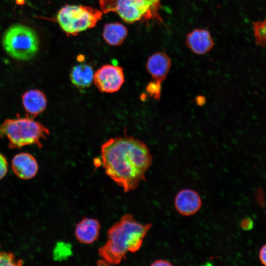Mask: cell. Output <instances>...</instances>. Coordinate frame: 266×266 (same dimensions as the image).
I'll return each instance as SVG.
<instances>
[{"instance_id": "cell-1", "label": "cell", "mask_w": 266, "mask_h": 266, "mask_svg": "<svg viewBox=\"0 0 266 266\" xmlns=\"http://www.w3.org/2000/svg\"><path fill=\"white\" fill-rule=\"evenodd\" d=\"M100 153L106 174L125 192L133 190L145 180L152 163L146 145L133 136L109 139L101 145Z\"/></svg>"}, {"instance_id": "cell-2", "label": "cell", "mask_w": 266, "mask_h": 266, "mask_svg": "<svg viewBox=\"0 0 266 266\" xmlns=\"http://www.w3.org/2000/svg\"><path fill=\"white\" fill-rule=\"evenodd\" d=\"M152 224L136 222L132 214H125L108 230L107 239L99 250L100 263L116 265L126 259L128 252L138 250Z\"/></svg>"}, {"instance_id": "cell-3", "label": "cell", "mask_w": 266, "mask_h": 266, "mask_svg": "<svg viewBox=\"0 0 266 266\" xmlns=\"http://www.w3.org/2000/svg\"><path fill=\"white\" fill-rule=\"evenodd\" d=\"M49 133L46 127L29 116L7 119L0 125V138L6 137L11 149H20L30 145L41 148V140L46 139Z\"/></svg>"}, {"instance_id": "cell-4", "label": "cell", "mask_w": 266, "mask_h": 266, "mask_svg": "<svg viewBox=\"0 0 266 266\" xmlns=\"http://www.w3.org/2000/svg\"><path fill=\"white\" fill-rule=\"evenodd\" d=\"M2 45L4 51L12 58L27 61L37 53L39 40L33 29L25 25L15 24L5 32Z\"/></svg>"}, {"instance_id": "cell-5", "label": "cell", "mask_w": 266, "mask_h": 266, "mask_svg": "<svg viewBox=\"0 0 266 266\" xmlns=\"http://www.w3.org/2000/svg\"><path fill=\"white\" fill-rule=\"evenodd\" d=\"M102 14L101 10L92 7L67 4L59 10L56 20L66 33L75 35L94 27Z\"/></svg>"}, {"instance_id": "cell-6", "label": "cell", "mask_w": 266, "mask_h": 266, "mask_svg": "<svg viewBox=\"0 0 266 266\" xmlns=\"http://www.w3.org/2000/svg\"><path fill=\"white\" fill-rule=\"evenodd\" d=\"M103 13L116 12L127 23L157 17L159 0H99Z\"/></svg>"}, {"instance_id": "cell-7", "label": "cell", "mask_w": 266, "mask_h": 266, "mask_svg": "<svg viewBox=\"0 0 266 266\" xmlns=\"http://www.w3.org/2000/svg\"><path fill=\"white\" fill-rule=\"evenodd\" d=\"M94 82L101 92H117L124 82L123 70L118 66L104 65L94 73Z\"/></svg>"}, {"instance_id": "cell-8", "label": "cell", "mask_w": 266, "mask_h": 266, "mask_svg": "<svg viewBox=\"0 0 266 266\" xmlns=\"http://www.w3.org/2000/svg\"><path fill=\"white\" fill-rule=\"evenodd\" d=\"M171 66L169 56L165 53L156 52L151 55L146 64V70L152 78L154 84L160 88L168 74Z\"/></svg>"}, {"instance_id": "cell-9", "label": "cell", "mask_w": 266, "mask_h": 266, "mask_svg": "<svg viewBox=\"0 0 266 266\" xmlns=\"http://www.w3.org/2000/svg\"><path fill=\"white\" fill-rule=\"evenodd\" d=\"M201 206V200L199 194L190 189L180 190L174 199L176 210L184 216H190L196 213Z\"/></svg>"}, {"instance_id": "cell-10", "label": "cell", "mask_w": 266, "mask_h": 266, "mask_svg": "<svg viewBox=\"0 0 266 266\" xmlns=\"http://www.w3.org/2000/svg\"><path fill=\"white\" fill-rule=\"evenodd\" d=\"M186 44L194 53L203 55L211 50L214 41L208 30L196 29L187 35Z\"/></svg>"}, {"instance_id": "cell-11", "label": "cell", "mask_w": 266, "mask_h": 266, "mask_svg": "<svg viewBox=\"0 0 266 266\" xmlns=\"http://www.w3.org/2000/svg\"><path fill=\"white\" fill-rule=\"evenodd\" d=\"M38 164L35 158L28 153L16 155L12 160V168L19 178L24 180L33 178L38 171Z\"/></svg>"}, {"instance_id": "cell-12", "label": "cell", "mask_w": 266, "mask_h": 266, "mask_svg": "<svg viewBox=\"0 0 266 266\" xmlns=\"http://www.w3.org/2000/svg\"><path fill=\"white\" fill-rule=\"evenodd\" d=\"M22 101L25 110L30 117L42 113L47 105L45 95L38 89H31L25 92L22 96Z\"/></svg>"}, {"instance_id": "cell-13", "label": "cell", "mask_w": 266, "mask_h": 266, "mask_svg": "<svg viewBox=\"0 0 266 266\" xmlns=\"http://www.w3.org/2000/svg\"><path fill=\"white\" fill-rule=\"evenodd\" d=\"M100 229V224L98 220L84 218L76 225L75 235L80 242L91 244L98 239Z\"/></svg>"}, {"instance_id": "cell-14", "label": "cell", "mask_w": 266, "mask_h": 266, "mask_svg": "<svg viewBox=\"0 0 266 266\" xmlns=\"http://www.w3.org/2000/svg\"><path fill=\"white\" fill-rule=\"evenodd\" d=\"M94 72L92 67L87 64L74 66L70 73L72 83L79 89H85L91 86L94 81Z\"/></svg>"}, {"instance_id": "cell-15", "label": "cell", "mask_w": 266, "mask_h": 266, "mask_svg": "<svg viewBox=\"0 0 266 266\" xmlns=\"http://www.w3.org/2000/svg\"><path fill=\"white\" fill-rule=\"evenodd\" d=\"M128 34L127 28L119 23H108L103 28L102 35L105 41L111 46L120 45Z\"/></svg>"}, {"instance_id": "cell-16", "label": "cell", "mask_w": 266, "mask_h": 266, "mask_svg": "<svg viewBox=\"0 0 266 266\" xmlns=\"http://www.w3.org/2000/svg\"><path fill=\"white\" fill-rule=\"evenodd\" d=\"M71 254V246L63 242L57 243L53 250V258L55 260H64Z\"/></svg>"}, {"instance_id": "cell-17", "label": "cell", "mask_w": 266, "mask_h": 266, "mask_svg": "<svg viewBox=\"0 0 266 266\" xmlns=\"http://www.w3.org/2000/svg\"><path fill=\"white\" fill-rule=\"evenodd\" d=\"M253 29L256 41L262 46L266 45V20L263 22L253 24Z\"/></svg>"}, {"instance_id": "cell-18", "label": "cell", "mask_w": 266, "mask_h": 266, "mask_svg": "<svg viewBox=\"0 0 266 266\" xmlns=\"http://www.w3.org/2000/svg\"><path fill=\"white\" fill-rule=\"evenodd\" d=\"M23 262L21 260H16L14 255L9 252H0V266H19Z\"/></svg>"}, {"instance_id": "cell-19", "label": "cell", "mask_w": 266, "mask_h": 266, "mask_svg": "<svg viewBox=\"0 0 266 266\" xmlns=\"http://www.w3.org/2000/svg\"><path fill=\"white\" fill-rule=\"evenodd\" d=\"M8 163L5 158L0 153V180L5 176L7 172Z\"/></svg>"}, {"instance_id": "cell-20", "label": "cell", "mask_w": 266, "mask_h": 266, "mask_svg": "<svg viewBox=\"0 0 266 266\" xmlns=\"http://www.w3.org/2000/svg\"><path fill=\"white\" fill-rule=\"evenodd\" d=\"M259 258L261 263L266 266V244L264 245L260 249Z\"/></svg>"}, {"instance_id": "cell-21", "label": "cell", "mask_w": 266, "mask_h": 266, "mask_svg": "<svg viewBox=\"0 0 266 266\" xmlns=\"http://www.w3.org/2000/svg\"><path fill=\"white\" fill-rule=\"evenodd\" d=\"M150 266H172V264H171L169 261L164 260H157L153 262Z\"/></svg>"}, {"instance_id": "cell-22", "label": "cell", "mask_w": 266, "mask_h": 266, "mask_svg": "<svg viewBox=\"0 0 266 266\" xmlns=\"http://www.w3.org/2000/svg\"><path fill=\"white\" fill-rule=\"evenodd\" d=\"M241 226L243 229H249V227L252 226V222L249 219H244L241 221Z\"/></svg>"}, {"instance_id": "cell-23", "label": "cell", "mask_w": 266, "mask_h": 266, "mask_svg": "<svg viewBox=\"0 0 266 266\" xmlns=\"http://www.w3.org/2000/svg\"></svg>"}]
</instances>
